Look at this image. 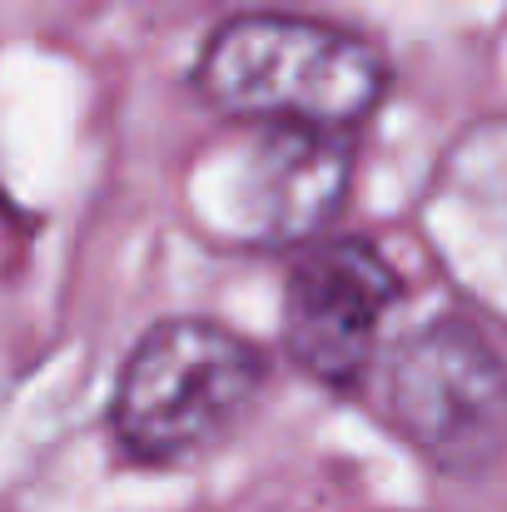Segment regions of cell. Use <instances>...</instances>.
<instances>
[{"instance_id":"cell-1","label":"cell","mask_w":507,"mask_h":512,"mask_svg":"<svg viewBox=\"0 0 507 512\" xmlns=\"http://www.w3.org/2000/svg\"><path fill=\"white\" fill-rule=\"evenodd\" d=\"M199 95L234 120L348 130L388 90L368 40L309 15H234L199 55Z\"/></svg>"},{"instance_id":"cell-2","label":"cell","mask_w":507,"mask_h":512,"mask_svg":"<svg viewBox=\"0 0 507 512\" xmlns=\"http://www.w3.org/2000/svg\"><path fill=\"white\" fill-rule=\"evenodd\" d=\"M264 353L209 319L155 324L120 368L110 423L130 458L189 463L214 453L264 393Z\"/></svg>"},{"instance_id":"cell-3","label":"cell","mask_w":507,"mask_h":512,"mask_svg":"<svg viewBox=\"0 0 507 512\" xmlns=\"http://www.w3.org/2000/svg\"><path fill=\"white\" fill-rule=\"evenodd\" d=\"M348 189L334 130L239 120L189 170V214L214 249H284L314 239Z\"/></svg>"},{"instance_id":"cell-4","label":"cell","mask_w":507,"mask_h":512,"mask_svg":"<svg viewBox=\"0 0 507 512\" xmlns=\"http://www.w3.org/2000/svg\"><path fill=\"white\" fill-rule=\"evenodd\" d=\"M383 413L398 438L443 473H488L507 453V368L468 324H428L393 348Z\"/></svg>"},{"instance_id":"cell-5","label":"cell","mask_w":507,"mask_h":512,"mask_svg":"<svg viewBox=\"0 0 507 512\" xmlns=\"http://www.w3.org/2000/svg\"><path fill=\"white\" fill-rule=\"evenodd\" d=\"M418 229L443 279L507 324V120L468 125L443 150L418 204Z\"/></svg>"},{"instance_id":"cell-6","label":"cell","mask_w":507,"mask_h":512,"mask_svg":"<svg viewBox=\"0 0 507 512\" xmlns=\"http://www.w3.org/2000/svg\"><path fill=\"white\" fill-rule=\"evenodd\" d=\"M398 299V274L373 244L334 239L299 259L284 294V348L289 358L329 383L348 388L368 373L383 319Z\"/></svg>"}]
</instances>
